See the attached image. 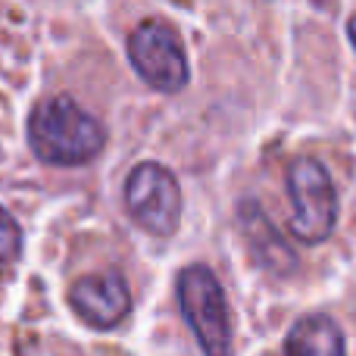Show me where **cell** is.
Masks as SVG:
<instances>
[{
  "mask_svg": "<svg viewBox=\"0 0 356 356\" xmlns=\"http://www.w3.org/2000/svg\"><path fill=\"white\" fill-rule=\"evenodd\" d=\"M22 250V232H19V222L0 207V272L10 269L19 259Z\"/></svg>",
  "mask_w": 356,
  "mask_h": 356,
  "instance_id": "9c48e42d",
  "label": "cell"
},
{
  "mask_svg": "<svg viewBox=\"0 0 356 356\" xmlns=\"http://www.w3.org/2000/svg\"><path fill=\"white\" fill-rule=\"evenodd\" d=\"M69 307L85 325L106 332L131 313V291L119 272H97V275L79 278L69 288Z\"/></svg>",
  "mask_w": 356,
  "mask_h": 356,
  "instance_id": "8992f818",
  "label": "cell"
},
{
  "mask_svg": "<svg viewBox=\"0 0 356 356\" xmlns=\"http://www.w3.org/2000/svg\"><path fill=\"white\" fill-rule=\"evenodd\" d=\"M29 144L50 166H85L104 150L106 131L72 97H50L31 110Z\"/></svg>",
  "mask_w": 356,
  "mask_h": 356,
  "instance_id": "6da1fadb",
  "label": "cell"
},
{
  "mask_svg": "<svg viewBox=\"0 0 356 356\" xmlns=\"http://www.w3.org/2000/svg\"><path fill=\"white\" fill-rule=\"evenodd\" d=\"M125 209L144 232L169 238L181 222L178 178L160 163H138L125 181Z\"/></svg>",
  "mask_w": 356,
  "mask_h": 356,
  "instance_id": "5b68a950",
  "label": "cell"
},
{
  "mask_svg": "<svg viewBox=\"0 0 356 356\" xmlns=\"http://www.w3.org/2000/svg\"><path fill=\"white\" fill-rule=\"evenodd\" d=\"M178 307L207 356L232 353V313L219 278L209 266L194 263L178 275Z\"/></svg>",
  "mask_w": 356,
  "mask_h": 356,
  "instance_id": "7a4b0ae2",
  "label": "cell"
},
{
  "mask_svg": "<svg viewBox=\"0 0 356 356\" xmlns=\"http://www.w3.org/2000/svg\"><path fill=\"white\" fill-rule=\"evenodd\" d=\"M284 356H347L344 332L325 313H309L294 322L284 338Z\"/></svg>",
  "mask_w": 356,
  "mask_h": 356,
  "instance_id": "ba28073f",
  "label": "cell"
},
{
  "mask_svg": "<svg viewBox=\"0 0 356 356\" xmlns=\"http://www.w3.org/2000/svg\"><path fill=\"white\" fill-rule=\"evenodd\" d=\"M238 222H241V234L247 238L253 259L263 266L266 272L284 278L297 269V257L288 247V241L275 232L272 219L257 207V200H241L238 207Z\"/></svg>",
  "mask_w": 356,
  "mask_h": 356,
  "instance_id": "52a82bcc",
  "label": "cell"
},
{
  "mask_svg": "<svg viewBox=\"0 0 356 356\" xmlns=\"http://www.w3.org/2000/svg\"><path fill=\"white\" fill-rule=\"evenodd\" d=\"M347 35H350V44L356 47V13L350 16V22H347Z\"/></svg>",
  "mask_w": 356,
  "mask_h": 356,
  "instance_id": "30bf717a",
  "label": "cell"
},
{
  "mask_svg": "<svg viewBox=\"0 0 356 356\" xmlns=\"http://www.w3.org/2000/svg\"><path fill=\"white\" fill-rule=\"evenodd\" d=\"M129 60L154 91L175 94L188 85L191 69L181 35L163 19H144L129 35Z\"/></svg>",
  "mask_w": 356,
  "mask_h": 356,
  "instance_id": "277c9868",
  "label": "cell"
},
{
  "mask_svg": "<svg viewBox=\"0 0 356 356\" xmlns=\"http://www.w3.org/2000/svg\"><path fill=\"white\" fill-rule=\"evenodd\" d=\"M288 194L294 203L291 234L303 244H322L338 225V191L316 156H297L288 166Z\"/></svg>",
  "mask_w": 356,
  "mask_h": 356,
  "instance_id": "3957f363",
  "label": "cell"
}]
</instances>
